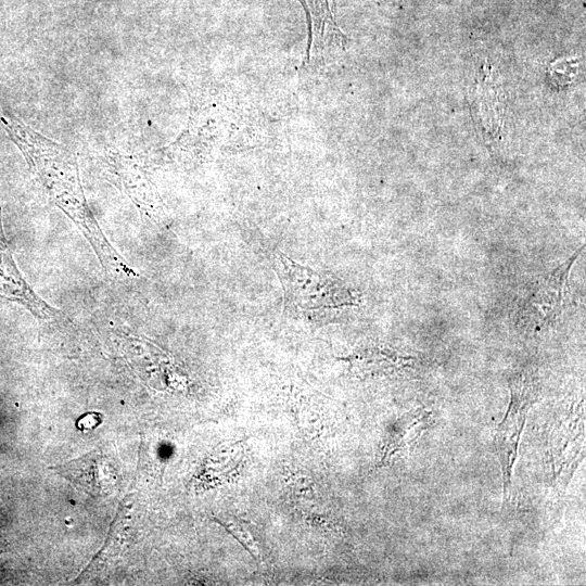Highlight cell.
Instances as JSON below:
<instances>
[{"mask_svg":"<svg viewBox=\"0 0 586 586\" xmlns=\"http://www.w3.org/2000/svg\"><path fill=\"white\" fill-rule=\"evenodd\" d=\"M510 400L499 423L495 447L502 472L504 498L509 501L512 493V472L518 456L521 434L531 407L538 400L539 383L534 373L521 370L509 380Z\"/></svg>","mask_w":586,"mask_h":586,"instance_id":"obj_2","label":"cell"},{"mask_svg":"<svg viewBox=\"0 0 586 586\" xmlns=\"http://www.w3.org/2000/svg\"><path fill=\"white\" fill-rule=\"evenodd\" d=\"M273 266L281 282L285 309L292 314L340 309L354 306L357 294L341 279L317 271L277 251Z\"/></svg>","mask_w":586,"mask_h":586,"instance_id":"obj_1","label":"cell"},{"mask_svg":"<svg viewBox=\"0 0 586 586\" xmlns=\"http://www.w3.org/2000/svg\"><path fill=\"white\" fill-rule=\"evenodd\" d=\"M581 251L527 289L519 303L517 321L528 329H540L562 311L568 293L569 272Z\"/></svg>","mask_w":586,"mask_h":586,"instance_id":"obj_4","label":"cell"},{"mask_svg":"<svg viewBox=\"0 0 586 586\" xmlns=\"http://www.w3.org/2000/svg\"><path fill=\"white\" fill-rule=\"evenodd\" d=\"M0 297L18 303L38 319L56 316L58 309L42 300L18 270L5 238L0 208Z\"/></svg>","mask_w":586,"mask_h":586,"instance_id":"obj_5","label":"cell"},{"mask_svg":"<svg viewBox=\"0 0 586 586\" xmlns=\"http://www.w3.org/2000/svg\"><path fill=\"white\" fill-rule=\"evenodd\" d=\"M563 65H564V78H565V81L568 82L572 79V74L574 73L573 68L575 64H573L572 62L570 64H566V60H564ZM562 73H563V66H560V64L557 61L555 64H552L550 68V77H557L560 74L563 75Z\"/></svg>","mask_w":586,"mask_h":586,"instance_id":"obj_14","label":"cell"},{"mask_svg":"<svg viewBox=\"0 0 586 586\" xmlns=\"http://www.w3.org/2000/svg\"><path fill=\"white\" fill-rule=\"evenodd\" d=\"M546 454L553 486L565 488L585 454L584 399L555 420Z\"/></svg>","mask_w":586,"mask_h":586,"instance_id":"obj_3","label":"cell"},{"mask_svg":"<svg viewBox=\"0 0 586 586\" xmlns=\"http://www.w3.org/2000/svg\"><path fill=\"white\" fill-rule=\"evenodd\" d=\"M352 369L362 375H381L402 371L410 367L413 358L390 348L372 346L354 353L346 358Z\"/></svg>","mask_w":586,"mask_h":586,"instance_id":"obj_9","label":"cell"},{"mask_svg":"<svg viewBox=\"0 0 586 586\" xmlns=\"http://www.w3.org/2000/svg\"><path fill=\"white\" fill-rule=\"evenodd\" d=\"M110 161L113 163L115 176L119 177L122 186L133 202L146 211L155 209V189L136 162L120 154H115Z\"/></svg>","mask_w":586,"mask_h":586,"instance_id":"obj_10","label":"cell"},{"mask_svg":"<svg viewBox=\"0 0 586 586\" xmlns=\"http://www.w3.org/2000/svg\"><path fill=\"white\" fill-rule=\"evenodd\" d=\"M50 469L93 497L110 493L111 481L105 459L99 451H90L78 459Z\"/></svg>","mask_w":586,"mask_h":586,"instance_id":"obj_8","label":"cell"},{"mask_svg":"<svg viewBox=\"0 0 586 586\" xmlns=\"http://www.w3.org/2000/svg\"><path fill=\"white\" fill-rule=\"evenodd\" d=\"M309 28L308 62L321 64L335 49L343 47L344 35L333 16V0H298Z\"/></svg>","mask_w":586,"mask_h":586,"instance_id":"obj_6","label":"cell"},{"mask_svg":"<svg viewBox=\"0 0 586 586\" xmlns=\"http://www.w3.org/2000/svg\"><path fill=\"white\" fill-rule=\"evenodd\" d=\"M217 522L221 523V525L225 526L226 530L233 537H235L242 544V546L246 548L249 552H251L254 558L260 557L257 543L253 539L254 537L252 536L247 524L237 519H230L225 521L218 520Z\"/></svg>","mask_w":586,"mask_h":586,"instance_id":"obj_12","label":"cell"},{"mask_svg":"<svg viewBox=\"0 0 586 586\" xmlns=\"http://www.w3.org/2000/svg\"><path fill=\"white\" fill-rule=\"evenodd\" d=\"M103 416L99 412H87L76 421V428L82 432L95 429L102 422Z\"/></svg>","mask_w":586,"mask_h":586,"instance_id":"obj_13","label":"cell"},{"mask_svg":"<svg viewBox=\"0 0 586 586\" xmlns=\"http://www.w3.org/2000/svg\"><path fill=\"white\" fill-rule=\"evenodd\" d=\"M243 459V449L240 443H234L228 447H222L216 453L212 460L211 468L218 476H232L234 471L241 466Z\"/></svg>","mask_w":586,"mask_h":586,"instance_id":"obj_11","label":"cell"},{"mask_svg":"<svg viewBox=\"0 0 586 586\" xmlns=\"http://www.w3.org/2000/svg\"><path fill=\"white\" fill-rule=\"evenodd\" d=\"M431 423L432 412L425 409H415L398 418L383 440L380 466H390L406 455Z\"/></svg>","mask_w":586,"mask_h":586,"instance_id":"obj_7","label":"cell"}]
</instances>
